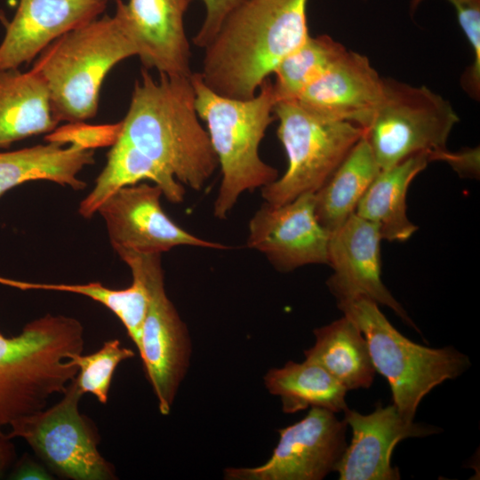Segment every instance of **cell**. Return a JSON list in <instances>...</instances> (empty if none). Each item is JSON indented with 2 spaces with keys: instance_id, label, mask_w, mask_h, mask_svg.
Returning <instances> with one entry per match:
<instances>
[{
  "instance_id": "ac0fdd59",
  "label": "cell",
  "mask_w": 480,
  "mask_h": 480,
  "mask_svg": "<svg viewBox=\"0 0 480 480\" xmlns=\"http://www.w3.org/2000/svg\"><path fill=\"white\" fill-rule=\"evenodd\" d=\"M108 0H20L0 44V69L29 63L51 43L99 18Z\"/></svg>"
},
{
  "instance_id": "4316f807",
  "label": "cell",
  "mask_w": 480,
  "mask_h": 480,
  "mask_svg": "<svg viewBox=\"0 0 480 480\" xmlns=\"http://www.w3.org/2000/svg\"><path fill=\"white\" fill-rule=\"evenodd\" d=\"M132 282L124 289H111L100 283L84 284H37L22 282V290L66 292L88 297L105 306L122 322L138 351L148 308V292L138 273L131 271Z\"/></svg>"
},
{
  "instance_id": "484cf974",
  "label": "cell",
  "mask_w": 480,
  "mask_h": 480,
  "mask_svg": "<svg viewBox=\"0 0 480 480\" xmlns=\"http://www.w3.org/2000/svg\"><path fill=\"white\" fill-rule=\"evenodd\" d=\"M346 50L328 35L309 36L274 70L276 101L296 100Z\"/></svg>"
},
{
  "instance_id": "9a60e30c",
  "label": "cell",
  "mask_w": 480,
  "mask_h": 480,
  "mask_svg": "<svg viewBox=\"0 0 480 480\" xmlns=\"http://www.w3.org/2000/svg\"><path fill=\"white\" fill-rule=\"evenodd\" d=\"M381 240L375 224L353 213L330 233L328 264L333 274L327 285L336 300L364 295L393 309L404 322L419 332L380 279Z\"/></svg>"
},
{
  "instance_id": "3957f363",
  "label": "cell",
  "mask_w": 480,
  "mask_h": 480,
  "mask_svg": "<svg viewBox=\"0 0 480 480\" xmlns=\"http://www.w3.org/2000/svg\"><path fill=\"white\" fill-rule=\"evenodd\" d=\"M197 115L206 124L221 171V182L213 204V215L225 220L246 191L262 188L278 178L277 170L260 156L265 132L276 119L273 83L266 79L250 99L220 95L192 72Z\"/></svg>"
},
{
  "instance_id": "f1b7e54d",
  "label": "cell",
  "mask_w": 480,
  "mask_h": 480,
  "mask_svg": "<svg viewBox=\"0 0 480 480\" xmlns=\"http://www.w3.org/2000/svg\"><path fill=\"white\" fill-rule=\"evenodd\" d=\"M424 0H410L409 10L413 14ZM456 12L461 28L473 53V62L461 77L463 90L475 100L480 95V0H447Z\"/></svg>"
},
{
  "instance_id": "e0dca14e",
  "label": "cell",
  "mask_w": 480,
  "mask_h": 480,
  "mask_svg": "<svg viewBox=\"0 0 480 480\" xmlns=\"http://www.w3.org/2000/svg\"><path fill=\"white\" fill-rule=\"evenodd\" d=\"M383 96L384 78L368 58L346 50L296 100L324 117L366 130Z\"/></svg>"
},
{
  "instance_id": "7a4b0ae2",
  "label": "cell",
  "mask_w": 480,
  "mask_h": 480,
  "mask_svg": "<svg viewBox=\"0 0 480 480\" xmlns=\"http://www.w3.org/2000/svg\"><path fill=\"white\" fill-rule=\"evenodd\" d=\"M119 140L133 147L182 185L200 190L219 166L207 131L199 122L189 76L142 68Z\"/></svg>"
},
{
  "instance_id": "ffe728a7",
  "label": "cell",
  "mask_w": 480,
  "mask_h": 480,
  "mask_svg": "<svg viewBox=\"0 0 480 480\" xmlns=\"http://www.w3.org/2000/svg\"><path fill=\"white\" fill-rule=\"evenodd\" d=\"M428 162L418 154L381 170L359 200L355 213L375 224L382 239L404 242L418 229L406 213V194Z\"/></svg>"
},
{
  "instance_id": "8fae6325",
  "label": "cell",
  "mask_w": 480,
  "mask_h": 480,
  "mask_svg": "<svg viewBox=\"0 0 480 480\" xmlns=\"http://www.w3.org/2000/svg\"><path fill=\"white\" fill-rule=\"evenodd\" d=\"M347 422L311 407L300 421L280 428L271 457L255 468H228V480H321L335 471L346 447Z\"/></svg>"
},
{
  "instance_id": "603a6c76",
  "label": "cell",
  "mask_w": 480,
  "mask_h": 480,
  "mask_svg": "<svg viewBox=\"0 0 480 480\" xmlns=\"http://www.w3.org/2000/svg\"><path fill=\"white\" fill-rule=\"evenodd\" d=\"M144 180L159 187L168 201L174 204L183 201L184 187L172 173L133 147L118 140L108 151L106 165L96 179L92 191L80 203L79 213L90 219L116 191Z\"/></svg>"
},
{
  "instance_id": "1f68e13d",
  "label": "cell",
  "mask_w": 480,
  "mask_h": 480,
  "mask_svg": "<svg viewBox=\"0 0 480 480\" xmlns=\"http://www.w3.org/2000/svg\"><path fill=\"white\" fill-rule=\"evenodd\" d=\"M9 478L14 480H52L54 477L42 464L35 461L26 453L14 462Z\"/></svg>"
},
{
  "instance_id": "8992f818",
  "label": "cell",
  "mask_w": 480,
  "mask_h": 480,
  "mask_svg": "<svg viewBox=\"0 0 480 480\" xmlns=\"http://www.w3.org/2000/svg\"><path fill=\"white\" fill-rule=\"evenodd\" d=\"M338 307L364 336L375 370L390 386L393 404L407 421H413L422 398L446 380L455 379L471 364L456 348H432L401 334L364 295L337 299Z\"/></svg>"
},
{
  "instance_id": "44dd1931",
  "label": "cell",
  "mask_w": 480,
  "mask_h": 480,
  "mask_svg": "<svg viewBox=\"0 0 480 480\" xmlns=\"http://www.w3.org/2000/svg\"><path fill=\"white\" fill-rule=\"evenodd\" d=\"M94 163V150L47 142L0 153V196L22 183L45 180L75 190L85 188L77 174Z\"/></svg>"
},
{
  "instance_id": "5b68a950",
  "label": "cell",
  "mask_w": 480,
  "mask_h": 480,
  "mask_svg": "<svg viewBox=\"0 0 480 480\" xmlns=\"http://www.w3.org/2000/svg\"><path fill=\"white\" fill-rule=\"evenodd\" d=\"M134 55L137 49L116 18L104 15L55 39L31 69L47 86L54 119L84 122L97 114L108 72Z\"/></svg>"
},
{
  "instance_id": "30bf717a",
  "label": "cell",
  "mask_w": 480,
  "mask_h": 480,
  "mask_svg": "<svg viewBox=\"0 0 480 480\" xmlns=\"http://www.w3.org/2000/svg\"><path fill=\"white\" fill-rule=\"evenodd\" d=\"M82 396L72 380L60 401L12 421L7 436L24 439L44 464L63 478L116 479L115 468L98 449L95 425L79 412Z\"/></svg>"
},
{
  "instance_id": "7402d4cb",
  "label": "cell",
  "mask_w": 480,
  "mask_h": 480,
  "mask_svg": "<svg viewBox=\"0 0 480 480\" xmlns=\"http://www.w3.org/2000/svg\"><path fill=\"white\" fill-rule=\"evenodd\" d=\"M316 342L304 351L306 359L325 369L348 390L367 388L375 368L367 341L358 326L347 316L314 330Z\"/></svg>"
},
{
  "instance_id": "d6a6232c",
  "label": "cell",
  "mask_w": 480,
  "mask_h": 480,
  "mask_svg": "<svg viewBox=\"0 0 480 480\" xmlns=\"http://www.w3.org/2000/svg\"><path fill=\"white\" fill-rule=\"evenodd\" d=\"M12 438L4 434L0 428V478L12 468L16 461V452Z\"/></svg>"
},
{
  "instance_id": "d6986e66",
  "label": "cell",
  "mask_w": 480,
  "mask_h": 480,
  "mask_svg": "<svg viewBox=\"0 0 480 480\" xmlns=\"http://www.w3.org/2000/svg\"><path fill=\"white\" fill-rule=\"evenodd\" d=\"M54 119L43 78L30 69H0V148L28 137L50 132Z\"/></svg>"
},
{
  "instance_id": "5bb4252c",
  "label": "cell",
  "mask_w": 480,
  "mask_h": 480,
  "mask_svg": "<svg viewBox=\"0 0 480 480\" xmlns=\"http://www.w3.org/2000/svg\"><path fill=\"white\" fill-rule=\"evenodd\" d=\"M116 1L114 16L134 44L143 68L169 76L192 74L184 25L190 0Z\"/></svg>"
},
{
  "instance_id": "d4e9b609",
  "label": "cell",
  "mask_w": 480,
  "mask_h": 480,
  "mask_svg": "<svg viewBox=\"0 0 480 480\" xmlns=\"http://www.w3.org/2000/svg\"><path fill=\"white\" fill-rule=\"evenodd\" d=\"M264 384L269 393L280 397L284 413L309 406L334 413L348 409L345 396L348 390L321 365L308 359L289 361L281 368L268 370Z\"/></svg>"
},
{
  "instance_id": "ba28073f",
  "label": "cell",
  "mask_w": 480,
  "mask_h": 480,
  "mask_svg": "<svg viewBox=\"0 0 480 480\" xmlns=\"http://www.w3.org/2000/svg\"><path fill=\"white\" fill-rule=\"evenodd\" d=\"M459 116L451 103L426 86L384 78V96L365 130L380 170L418 154L450 163L446 147Z\"/></svg>"
},
{
  "instance_id": "83f0119b",
  "label": "cell",
  "mask_w": 480,
  "mask_h": 480,
  "mask_svg": "<svg viewBox=\"0 0 480 480\" xmlns=\"http://www.w3.org/2000/svg\"><path fill=\"white\" fill-rule=\"evenodd\" d=\"M134 356L132 349L122 347L119 340H106L94 353L86 356L82 353L75 354L70 356L78 367L73 381L82 395L91 393L100 403L105 404L116 367L122 361Z\"/></svg>"
},
{
  "instance_id": "7c38bea8",
  "label": "cell",
  "mask_w": 480,
  "mask_h": 480,
  "mask_svg": "<svg viewBox=\"0 0 480 480\" xmlns=\"http://www.w3.org/2000/svg\"><path fill=\"white\" fill-rule=\"evenodd\" d=\"M163 192L156 185L140 183L122 188L99 207L115 249L162 254L188 245L225 250L229 247L200 238L180 228L161 205Z\"/></svg>"
},
{
  "instance_id": "cb8c5ba5",
  "label": "cell",
  "mask_w": 480,
  "mask_h": 480,
  "mask_svg": "<svg viewBox=\"0 0 480 480\" xmlns=\"http://www.w3.org/2000/svg\"><path fill=\"white\" fill-rule=\"evenodd\" d=\"M380 171L364 134L315 193L316 218L329 233L355 213L359 200Z\"/></svg>"
},
{
  "instance_id": "4fadbf2b",
  "label": "cell",
  "mask_w": 480,
  "mask_h": 480,
  "mask_svg": "<svg viewBox=\"0 0 480 480\" xmlns=\"http://www.w3.org/2000/svg\"><path fill=\"white\" fill-rule=\"evenodd\" d=\"M248 232V247L264 254L279 271L328 264L330 233L316 218L315 193L278 206L263 204L250 220Z\"/></svg>"
},
{
  "instance_id": "277c9868",
  "label": "cell",
  "mask_w": 480,
  "mask_h": 480,
  "mask_svg": "<svg viewBox=\"0 0 480 480\" xmlns=\"http://www.w3.org/2000/svg\"><path fill=\"white\" fill-rule=\"evenodd\" d=\"M82 324L66 316L45 315L20 333H0V428L47 407L78 372L70 359L83 353Z\"/></svg>"
},
{
  "instance_id": "52a82bcc",
  "label": "cell",
  "mask_w": 480,
  "mask_h": 480,
  "mask_svg": "<svg viewBox=\"0 0 480 480\" xmlns=\"http://www.w3.org/2000/svg\"><path fill=\"white\" fill-rule=\"evenodd\" d=\"M277 137L288 160L284 174L261 188L265 203L278 206L328 180L365 130L318 115L297 100H278L274 110Z\"/></svg>"
},
{
  "instance_id": "9c48e42d",
  "label": "cell",
  "mask_w": 480,
  "mask_h": 480,
  "mask_svg": "<svg viewBox=\"0 0 480 480\" xmlns=\"http://www.w3.org/2000/svg\"><path fill=\"white\" fill-rule=\"evenodd\" d=\"M116 252L131 271L140 275L147 289L148 308L139 354L159 412L168 415L189 366L190 336L165 292L161 254L128 250Z\"/></svg>"
},
{
  "instance_id": "2e32d148",
  "label": "cell",
  "mask_w": 480,
  "mask_h": 480,
  "mask_svg": "<svg viewBox=\"0 0 480 480\" xmlns=\"http://www.w3.org/2000/svg\"><path fill=\"white\" fill-rule=\"evenodd\" d=\"M344 420L352 428V440L335 471L340 480H397L400 474L391 465L396 444L407 437H422L442 431L440 428L405 420L394 404H378L370 414L348 408Z\"/></svg>"
},
{
  "instance_id": "4dcf8cb0",
  "label": "cell",
  "mask_w": 480,
  "mask_h": 480,
  "mask_svg": "<svg viewBox=\"0 0 480 480\" xmlns=\"http://www.w3.org/2000/svg\"><path fill=\"white\" fill-rule=\"evenodd\" d=\"M193 1V0H190ZM205 8L204 21L192 42L204 48L214 37L225 19L247 0H200Z\"/></svg>"
},
{
  "instance_id": "6da1fadb",
  "label": "cell",
  "mask_w": 480,
  "mask_h": 480,
  "mask_svg": "<svg viewBox=\"0 0 480 480\" xmlns=\"http://www.w3.org/2000/svg\"><path fill=\"white\" fill-rule=\"evenodd\" d=\"M308 1L247 0L237 7L204 48L203 82L225 97H253L280 61L309 36Z\"/></svg>"
},
{
  "instance_id": "f546056e",
  "label": "cell",
  "mask_w": 480,
  "mask_h": 480,
  "mask_svg": "<svg viewBox=\"0 0 480 480\" xmlns=\"http://www.w3.org/2000/svg\"><path fill=\"white\" fill-rule=\"evenodd\" d=\"M122 121L116 124H87L70 122L48 132L46 142L72 145L84 150L112 147L118 140Z\"/></svg>"
}]
</instances>
